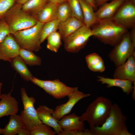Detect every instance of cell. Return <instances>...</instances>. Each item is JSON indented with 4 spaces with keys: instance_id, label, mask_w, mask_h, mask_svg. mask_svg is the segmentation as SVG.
Wrapping results in <instances>:
<instances>
[{
    "instance_id": "obj_18",
    "label": "cell",
    "mask_w": 135,
    "mask_h": 135,
    "mask_svg": "<svg viewBox=\"0 0 135 135\" xmlns=\"http://www.w3.org/2000/svg\"><path fill=\"white\" fill-rule=\"evenodd\" d=\"M84 25L83 21L73 16L60 22L58 30L62 39L63 40Z\"/></svg>"
},
{
    "instance_id": "obj_37",
    "label": "cell",
    "mask_w": 135,
    "mask_h": 135,
    "mask_svg": "<svg viewBox=\"0 0 135 135\" xmlns=\"http://www.w3.org/2000/svg\"><path fill=\"white\" fill-rule=\"evenodd\" d=\"M96 3L98 7L100 6L108 1L110 0H94Z\"/></svg>"
},
{
    "instance_id": "obj_27",
    "label": "cell",
    "mask_w": 135,
    "mask_h": 135,
    "mask_svg": "<svg viewBox=\"0 0 135 135\" xmlns=\"http://www.w3.org/2000/svg\"><path fill=\"white\" fill-rule=\"evenodd\" d=\"M60 22L56 19L44 24L41 30L40 43L43 42L48 36L58 30Z\"/></svg>"
},
{
    "instance_id": "obj_20",
    "label": "cell",
    "mask_w": 135,
    "mask_h": 135,
    "mask_svg": "<svg viewBox=\"0 0 135 135\" xmlns=\"http://www.w3.org/2000/svg\"><path fill=\"white\" fill-rule=\"evenodd\" d=\"M57 6L48 2L35 16L38 22L45 23L57 19Z\"/></svg>"
},
{
    "instance_id": "obj_1",
    "label": "cell",
    "mask_w": 135,
    "mask_h": 135,
    "mask_svg": "<svg viewBox=\"0 0 135 135\" xmlns=\"http://www.w3.org/2000/svg\"><path fill=\"white\" fill-rule=\"evenodd\" d=\"M126 118L116 103L113 104L109 114L101 126L90 128L91 135H132L126 126Z\"/></svg>"
},
{
    "instance_id": "obj_12",
    "label": "cell",
    "mask_w": 135,
    "mask_h": 135,
    "mask_svg": "<svg viewBox=\"0 0 135 135\" xmlns=\"http://www.w3.org/2000/svg\"><path fill=\"white\" fill-rule=\"evenodd\" d=\"M20 48L12 35H8L0 43V60L10 62L19 56Z\"/></svg>"
},
{
    "instance_id": "obj_33",
    "label": "cell",
    "mask_w": 135,
    "mask_h": 135,
    "mask_svg": "<svg viewBox=\"0 0 135 135\" xmlns=\"http://www.w3.org/2000/svg\"><path fill=\"white\" fill-rule=\"evenodd\" d=\"M10 34L8 27L4 18L0 19V43Z\"/></svg>"
},
{
    "instance_id": "obj_16",
    "label": "cell",
    "mask_w": 135,
    "mask_h": 135,
    "mask_svg": "<svg viewBox=\"0 0 135 135\" xmlns=\"http://www.w3.org/2000/svg\"><path fill=\"white\" fill-rule=\"evenodd\" d=\"M36 110L38 117L42 123L53 128L57 134L63 131L58 124V120L52 116L53 109L46 105H40Z\"/></svg>"
},
{
    "instance_id": "obj_42",
    "label": "cell",
    "mask_w": 135,
    "mask_h": 135,
    "mask_svg": "<svg viewBox=\"0 0 135 135\" xmlns=\"http://www.w3.org/2000/svg\"><path fill=\"white\" fill-rule=\"evenodd\" d=\"M3 132L2 129L0 128V134H3Z\"/></svg>"
},
{
    "instance_id": "obj_5",
    "label": "cell",
    "mask_w": 135,
    "mask_h": 135,
    "mask_svg": "<svg viewBox=\"0 0 135 135\" xmlns=\"http://www.w3.org/2000/svg\"><path fill=\"white\" fill-rule=\"evenodd\" d=\"M44 23L38 22L34 26L12 34L20 48L38 52L41 48L40 40Z\"/></svg>"
},
{
    "instance_id": "obj_43",
    "label": "cell",
    "mask_w": 135,
    "mask_h": 135,
    "mask_svg": "<svg viewBox=\"0 0 135 135\" xmlns=\"http://www.w3.org/2000/svg\"><path fill=\"white\" fill-rule=\"evenodd\" d=\"M125 0V1H126V0Z\"/></svg>"
},
{
    "instance_id": "obj_3",
    "label": "cell",
    "mask_w": 135,
    "mask_h": 135,
    "mask_svg": "<svg viewBox=\"0 0 135 135\" xmlns=\"http://www.w3.org/2000/svg\"><path fill=\"white\" fill-rule=\"evenodd\" d=\"M112 104L109 99L100 96L89 105L80 116V120L83 122L87 121L90 128L100 126L108 117Z\"/></svg>"
},
{
    "instance_id": "obj_14",
    "label": "cell",
    "mask_w": 135,
    "mask_h": 135,
    "mask_svg": "<svg viewBox=\"0 0 135 135\" xmlns=\"http://www.w3.org/2000/svg\"><path fill=\"white\" fill-rule=\"evenodd\" d=\"M12 89L9 93L2 94L0 100V118L17 114L18 110V102L11 95Z\"/></svg>"
},
{
    "instance_id": "obj_15",
    "label": "cell",
    "mask_w": 135,
    "mask_h": 135,
    "mask_svg": "<svg viewBox=\"0 0 135 135\" xmlns=\"http://www.w3.org/2000/svg\"><path fill=\"white\" fill-rule=\"evenodd\" d=\"M58 122L60 128L64 131H83L85 129L84 122L81 121L80 116L75 113L64 116Z\"/></svg>"
},
{
    "instance_id": "obj_24",
    "label": "cell",
    "mask_w": 135,
    "mask_h": 135,
    "mask_svg": "<svg viewBox=\"0 0 135 135\" xmlns=\"http://www.w3.org/2000/svg\"><path fill=\"white\" fill-rule=\"evenodd\" d=\"M88 68L92 71L102 72H104L105 67L102 58L96 53H91L86 57Z\"/></svg>"
},
{
    "instance_id": "obj_22",
    "label": "cell",
    "mask_w": 135,
    "mask_h": 135,
    "mask_svg": "<svg viewBox=\"0 0 135 135\" xmlns=\"http://www.w3.org/2000/svg\"><path fill=\"white\" fill-rule=\"evenodd\" d=\"M10 63L14 69L24 80L28 82L32 80L34 76L19 55L14 58Z\"/></svg>"
},
{
    "instance_id": "obj_2",
    "label": "cell",
    "mask_w": 135,
    "mask_h": 135,
    "mask_svg": "<svg viewBox=\"0 0 135 135\" xmlns=\"http://www.w3.org/2000/svg\"><path fill=\"white\" fill-rule=\"evenodd\" d=\"M91 27L93 36L103 43L114 46L128 31V29L111 18L98 20Z\"/></svg>"
},
{
    "instance_id": "obj_7",
    "label": "cell",
    "mask_w": 135,
    "mask_h": 135,
    "mask_svg": "<svg viewBox=\"0 0 135 135\" xmlns=\"http://www.w3.org/2000/svg\"><path fill=\"white\" fill-rule=\"evenodd\" d=\"M20 94L24 110L21 112L20 115L24 122V127L31 131L42 123L39 119L34 106L36 102L35 98L32 96L29 97L25 89L23 88L21 89Z\"/></svg>"
},
{
    "instance_id": "obj_8",
    "label": "cell",
    "mask_w": 135,
    "mask_h": 135,
    "mask_svg": "<svg viewBox=\"0 0 135 135\" xmlns=\"http://www.w3.org/2000/svg\"><path fill=\"white\" fill-rule=\"evenodd\" d=\"M92 36L91 28L84 25L63 40L64 48L68 52H77L84 48Z\"/></svg>"
},
{
    "instance_id": "obj_25",
    "label": "cell",
    "mask_w": 135,
    "mask_h": 135,
    "mask_svg": "<svg viewBox=\"0 0 135 135\" xmlns=\"http://www.w3.org/2000/svg\"><path fill=\"white\" fill-rule=\"evenodd\" d=\"M49 2V0H29L22 5V9L24 12L35 17Z\"/></svg>"
},
{
    "instance_id": "obj_21",
    "label": "cell",
    "mask_w": 135,
    "mask_h": 135,
    "mask_svg": "<svg viewBox=\"0 0 135 135\" xmlns=\"http://www.w3.org/2000/svg\"><path fill=\"white\" fill-rule=\"evenodd\" d=\"M10 116L8 123L2 129L4 135H16L22 128L24 127V122L20 115L16 114Z\"/></svg>"
},
{
    "instance_id": "obj_38",
    "label": "cell",
    "mask_w": 135,
    "mask_h": 135,
    "mask_svg": "<svg viewBox=\"0 0 135 135\" xmlns=\"http://www.w3.org/2000/svg\"><path fill=\"white\" fill-rule=\"evenodd\" d=\"M90 4L93 8L94 10H97V6L94 0H84Z\"/></svg>"
},
{
    "instance_id": "obj_13",
    "label": "cell",
    "mask_w": 135,
    "mask_h": 135,
    "mask_svg": "<svg viewBox=\"0 0 135 135\" xmlns=\"http://www.w3.org/2000/svg\"><path fill=\"white\" fill-rule=\"evenodd\" d=\"M116 66L113 74V78L135 82V51L125 62Z\"/></svg>"
},
{
    "instance_id": "obj_39",
    "label": "cell",
    "mask_w": 135,
    "mask_h": 135,
    "mask_svg": "<svg viewBox=\"0 0 135 135\" xmlns=\"http://www.w3.org/2000/svg\"><path fill=\"white\" fill-rule=\"evenodd\" d=\"M67 1V0H49V2L58 6L59 4Z\"/></svg>"
},
{
    "instance_id": "obj_34",
    "label": "cell",
    "mask_w": 135,
    "mask_h": 135,
    "mask_svg": "<svg viewBox=\"0 0 135 135\" xmlns=\"http://www.w3.org/2000/svg\"><path fill=\"white\" fill-rule=\"evenodd\" d=\"M58 135H86L84 130L83 131L76 130H69L64 131L63 130L57 134Z\"/></svg>"
},
{
    "instance_id": "obj_10",
    "label": "cell",
    "mask_w": 135,
    "mask_h": 135,
    "mask_svg": "<svg viewBox=\"0 0 135 135\" xmlns=\"http://www.w3.org/2000/svg\"><path fill=\"white\" fill-rule=\"evenodd\" d=\"M111 19L128 30L135 27V0L125 1Z\"/></svg>"
},
{
    "instance_id": "obj_6",
    "label": "cell",
    "mask_w": 135,
    "mask_h": 135,
    "mask_svg": "<svg viewBox=\"0 0 135 135\" xmlns=\"http://www.w3.org/2000/svg\"><path fill=\"white\" fill-rule=\"evenodd\" d=\"M31 82L42 89L46 93L57 99L68 96L78 90L77 87H71L67 86L58 79L44 80L34 76Z\"/></svg>"
},
{
    "instance_id": "obj_31",
    "label": "cell",
    "mask_w": 135,
    "mask_h": 135,
    "mask_svg": "<svg viewBox=\"0 0 135 135\" xmlns=\"http://www.w3.org/2000/svg\"><path fill=\"white\" fill-rule=\"evenodd\" d=\"M67 1L68 2L72 10V16L84 22L83 15L78 0H67Z\"/></svg>"
},
{
    "instance_id": "obj_26",
    "label": "cell",
    "mask_w": 135,
    "mask_h": 135,
    "mask_svg": "<svg viewBox=\"0 0 135 135\" xmlns=\"http://www.w3.org/2000/svg\"><path fill=\"white\" fill-rule=\"evenodd\" d=\"M19 55L26 64L30 66H38L41 64L40 58L32 51L20 48Z\"/></svg>"
},
{
    "instance_id": "obj_32",
    "label": "cell",
    "mask_w": 135,
    "mask_h": 135,
    "mask_svg": "<svg viewBox=\"0 0 135 135\" xmlns=\"http://www.w3.org/2000/svg\"><path fill=\"white\" fill-rule=\"evenodd\" d=\"M16 1V0H0V19L4 18L6 12Z\"/></svg>"
},
{
    "instance_id": "obj_28",
    "label": "cell",
    "mask_w": 135,
    "mask_h": 135,
    "mask_svg": "<svg viewBox=\"0 0 135 135\" xmlns=\"http://www.w3.org/2000/svg\"><path fill=\"white\" fill-rule=\"evenodd\" d=\"M47 39V48L53 52H57L62 45V38L58 32L56 31L52 33Z\"/></svg>"
},
{
    "instance_id": "obj_35",
    "label": "cell",
    "mask_w": 135,
    "mask_h": 135,
    "mask_svg": "<svg viewBox=\"0 0 135 135\" xmlns=\"http://www.w3.org/2000/svg\"><path fill=\"white\" fill-rule=\"evenodd\" d=\"M18 134V135H30V131L24 127L20 130Z\"/></svg>"
},
{
    "instance_id": "obj_30",
    "label": "cell",
    "mask_w": 135,
    "mask_h": 135,
    "mask_svg": "<svg viewBox=\"0 0 135 135\" xmlns=\"http://www.w3.org/2000/svg\"><path fill=\"white\" fill-rule=\"evenodd\" d=\"M51 128L44 124H39L30 131V135H55L57 134Z\"/></svg>"
},
{
    "instance_id": "obj_23",
    "label": "cell",
    "mask_w": 135,
    "mask_h": 135,
    "mask_svg": "<svg viewBox=\"0 0 135 135\" xmlns=\"http://www.w3.org/2000/svg\"><path fill=\"white\" fill-rule=\"evenodd\" d=\"M83 16L85 25L91 28L98 20L93 7L84 0H78Z\"/></svg>"
},
{
    "instance_id": "obj_36",
    "label": "cell",
    "mask_w": 135,
    "mask_h": 135,
    "mask_svg": "<svg viewBox=\"0 0 135 135\" xmlns=\"http://www.w3.org/2000/svg\"><path fill=\"white\" fill-rule=\"evenodd\" d=\"M130 32V36L132 43L135 45V27L132 28Z\"/></svg>"
},
{
    "instance_id": "obj_4",
    "label": "cell",
    "mask_w": 135,
    "mask_h": 135,
    "mask_svg": "<svg viewBox=\"0 0 135 135\" xmlns=\"http://www.w3.org/2000/svg\"><path fill=\"white\" fill-rule=\"evenodd\" d=\"M22 6L16 2L4 16V18L11 34L32 27L38 22L35 17L23 11Z\"/></svg>"
},
{
    "instance_id": "obj_41",
    "label": "cell",
    "mask_w": 135,
    "mask_h": 135,
    "mask_svg": "<svg viewBox=\"0 0 135 135\" xmlns=\"http://www.w3.org/2000/svg\"><path fill=\"white\" fill-rule=\"evenodd\" d=\"M2 85V83L1 82H0V100L1 98V89Z\"/></svg>"
},
{
    "instance_id": "obj_17",
    "label": "cell",
    "mask_w": 135,
    "mask_h": 135,
    "mask_svg": "<svg viewBox=\"0 0 135 135\" xmlns=\"http://www.w3.org/2000/svg\"><path fill=\"white\" fill-rule=\"evenodd\" d=\"M97 78L98 81L102 84H106L108 88L112 87L120 88L127 95L132 92L135 87V82L134 83L129 80L105 78L99 76H97Z\"/></svg>"
},
{
    "instance_id": "obj_9",
    "label": "cell",
    "mask_w": 135,
    "mask_h": 135,
    "mask_svg": "<svg viewBox=\"0 0 135 135\" xmlns=\"http://www.w3.org/2000/svg\"><path fill=\"white\" fill-rule=\"evenodd\" d=\"M114 47L108 57L117 66L125 62L135 51V45L131 41L129 32L125 34L120 42Z\"/></svg>"
},
{
    "instance_id": "obj_29",
    "label": "cell",
    "mask_w": 135,
    "mask_h": 135,
    "mask_svg": "<svg viewBox=\"0 0 135 135\" xmlns=\"http://www.w3.org/2000/svg\"><path fill=\"white\" fill-rule=\"evenodd\" d=\"M72 16V10L67 1L57 6V19L60 22L64 21Z\"/></svg>"
},
{
    "instance_id": "obj_40",
    "label": "cell",
    "mask_w": 135,
    "mask_h": 135,
    "mask_svg": "<svg viewBox=\"0 0 135 135\" xmlns=\"http://www.w3.org/2000/svg\"><path fill=\"white\" fill-rule=\"evenodd\" d=\"M29 0H16V2L22 4Z\"/></svg>"
},
{
    "instance_id": "obj_11",
    "label": "cell",
    "mask_w": 135,
    "mask_h": 135,
    "mask_svg": "<svg viewBox=\"0 0 135 135\" xmlns=\"http://www.w3.org/2000/svg\"><path fill=\"white\" fill-rule=\"evenodd\" d=\"M90 94H84L78 90L69 95L68 101L65 103L56 106L52 114L58 120L64 116L69 114L74 105L81 99L90 96Z\"/></svg>"
},
{
    "instance_id": "obj_19",
    "label": "cell",
    "mask_w": 135,
    "mask_h": 135,
    "mask_svg": "<svg viewBox=\"0 0 135 135\" xmlns=\"http://www.w3.org/2000/svg\"><path fill=\"white\" fill-rule=\"evenodd\" d=\"M124 0H112L101 6L95 12L98 20L112 18Z\"/></svg>"
}]
</instances>
